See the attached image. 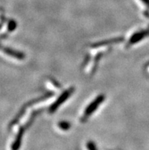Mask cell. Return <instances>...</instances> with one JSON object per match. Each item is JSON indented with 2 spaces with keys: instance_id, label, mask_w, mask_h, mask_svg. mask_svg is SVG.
<instances>
[{
  "instance_id": "cell-4",
  "label": "cell",
  "mask_w": 149,
  "mask_h": 150,
  "mask_svg": "<svg viewBox=\"0 0 149 150\" xmlns=\"http://www.w3.org/2000/svg\"><path fill=\"white\" fill-rule=\"evenodd\" d=\"M2 51H4L6 53V54H8V55L11 56V57H13L16 59H21L24 58V55H23L22 53H19V52H16L12 50L8 49V48H2Z\"/></svg>"
},
{
  "instance_id": "cell-6",
  "label": "cell",
  "mask_w": 149,
  "mask_h": 150,
  "mask_svg": "<svg viewBox=\"0 0 149 150\" xmlns=\"http://www.w3.org/2000/svg\"><path fill=\"white\" fill-rule=\"evenodd\" d=\"M142 1L143 3L145 4L146 6H148V8H149V0H142Z\"/></svg>"
},
{
  "instance_id": "cell-5",
  "label": "cell",
  "mask_w": 149,
  "mask_h": 150,
  "mask_svg": "<svg viewBox=\"0 0 149 150\" xmlns=\"http://www.w3.org/2000/svg\"><path fill=\"white\" fill-rule=\"evenodd\" d=\"M59 127L61 129H63V130H68V129L70 128V124L68 122H66V121H62V122H59L58 124Z\"/></svg>"
},
{
  "instance_id": "cell-3",
  "label": "cell",
  "mask_w": 149,
  "mask_h": 150,
  "mask_svg": "<svg viewBox=\"0 0 149 150\" xmlns=\"http://www.w3.org/2000/svg\"><path fill=\"white\" fill-rule=\"evenodd\" d=\"M147 35H149V28L147 29V30H142L141 32L136 33V34H133L132 38H131L129 42V44H132L136 43V42L139 41V40H142L144 37L147 36Z\"/></svg>"
},
{
  "instance_id": "cell-1",
  "label": "cell",
  "mask_w": 149,
  "mask_h": 150,
  "mask_svg": "<svg viewBox=\"0 0 149 150\" xmlns=\"http://www.w3.org/2000/svg\"><path fill=\"white\" fill-rule=\"evenodd\" d=\"M104 100V96H99L98 98H97L95 101H93L91 104H90V105L86 108V109L85 110V112H84L83 115L81 117V121H85L87 120L88 118L89 117V116L91 115V114L95 112V109L99 106L100 103Z\"/></svg>"
},
{
  "instance_id": "cell-2",
  "label": "cell",
  "mask_w": 149,
  "mask_h": 150,
  "mask_svg": "<svg viewBox=\"0 0 149 150\" xmlns=\"http://www.w3.org/2000/svg\"><path fill=\"white\" fill-rule=\"evenodd\" d=\"M72 88L69 89L68 91H65L64 94L62 95V97L59 98L58 100L56 101V102L55 103L54 105H53L52 106L50 107L49 112V113H53L54 111H56L55 110H56V109L57 108H58V107L59 106V105H60L62 102H63V101H66V99L68 98V96H69V95L72 94Z\"/></svg>"
}]
</instances>
